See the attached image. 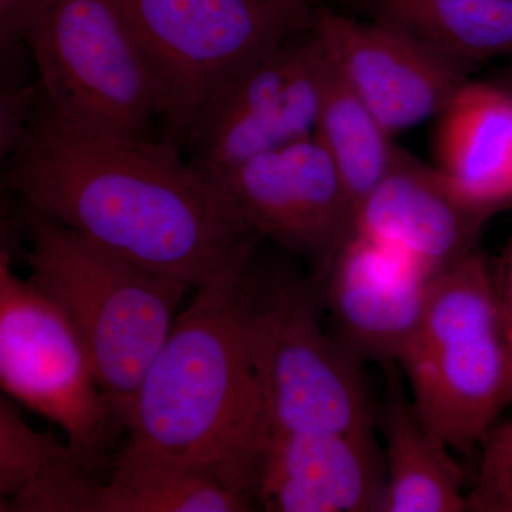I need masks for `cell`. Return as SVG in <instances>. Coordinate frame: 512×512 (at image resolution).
Segmentation results:
<instances>
[{"mask_svg": "<svg viewBox=\"0 0 512 512\" xmlns=\"http://www.w3.org/2000/svg\"><path fill=\"white\" fill-rule=\"evenodd\" d=\"M5 178L23 208L191 289L247 264L262 242L180 148L74 130L40 99Z\"/></svg>", "mask_w": 512, "mask_h": 512, "instance_id": "cell-1", "label": "cell"}, {"mask_svg": "<svg viewBox=\"0 0 512 512\" xmlns=\"http://www.w3.org/2000/svg\"><path fill=\"white\" fill-rule=\"evenodd\" d=\"M252 259L178 313L138 386L117 470L208 474L254 500L268 433L249 339Z\"/></svg>", "mask_w": 512, "mask_h": 512, "instance_id": "cell-2", "label": "cell"}, {"mask_svg": "<svg viewBox=\"0 0 512 512\" xmlns=\"http://www.w3.org/2000/svg\"><path fill=\"white\" fill-rule=\"evenodd\" d=\"M29 278L66 313L82 340L111 416L126 433L138 386L190 286L111 254L23 208Z\"/></svg>", "mask_w": 512, "mask_h": 512, "instance_id": "cell-3", "label": "cell"}, {"mask_svg": "<svg viewBox=\"0 0 512 512\" xmlns=\"http://www.w3.org/2000/svg\"><path fill=\"white\" fill-rule=\"evenodd\" d=\"M397 366L421 420L470 453L512 404L510 353L493 265L480 249L437 275L419 329Z\"/></svg>", "mask_w": 512, "mask_h": 512, "instance_id": "cell-4", "label": "cell"}, {"mask_svg": "<svg viewBox=\"0 0 512 512\" xmlns=\"http://www.w3.org/2000/svg\"><path fill=\"white\" fill-rule=\"evenodd\" d=\"M248 272L249 339L268 439L372 430L365 363L319 320V285L286 269Z\"/></svg>", "mask_w": 512, "mask_h": 512, "instance_id": "cell-5", "label": "cell"}, {"mask_svg": "<svg viewBox=\"0 0 512 512\" xmlns=\"http://www.w3.org/2000/svg\"><path fill=\"white\" fill-rule=\"evenodd\" d=\"M25 46L57 121L99 136L161 138L156 77L119 0H35Z\"/></svg>", "mask_w": 512, "mask_h": 512, "instance_id": "cell-6", "label": "cell"}, {"mask_svg": "<svg viewBox=\"0 0 512 512\" xmlns=\"http://www.w3.org/2000/svg\"><path fill=\"white\" fill-rule=\"evenodd\" d=\"M161 103V140L183 151L202 107L239 74L308 29V0H119Z\"/></svg>", "mask_w": 512, "mask_h": 512, "instance_id": "cell-7", "label": "cell"}, {"mask_svg": "<svg viewBox=\"0 0 512 512\" xmlns=\"http://www.w3.org/2000/svg\"><path fill=\"white\" fill-rule=\"evenodd\" d=\"M12 258L10 238L0 235V392L56 424L87 468L120 429L66 313L16 275Z\"/></svg>", "mask_w": 512, "mask_h": 512, "instance_id": "cell-8", "label": "cell"}, {"mask_svg": "<svg viewBox=\"0 0 512 512\" xmlns=\"http://www.w3.org/2000/svg\"><path fill=\"white\" fill-rule=\"evenodd\" d=\"M328 67L312 22L208 100L188 128L184 157L212 178L313 136Z\"/></svg>", "mask_w": 512, "mask_h": 512, "instance_id": "cell-9", "label": "cell"}, {"mask_svg": "<svg viewBox=\"0 0 512 512\" xmlns=\"http://www.w3.org/2000/svg\"><path fill=\"white\" fill-rule=\"evenodd\" d=\"M210 180L262 241L308 259L313 278L355 229L348 192L315 134Z\"/></svg>", "mask_w": 512, "mask_h": 512, "instance_id": "cell-10", "label": "cell"}, {"mask_svg": "<svg viewBox=\"0 0 512 512\" xmlns=\"http://www.w3.org/2000/svg\"><path fill=\"white\" fill-rule=\"evenodd\" d=\"M313 28L350 89L393 137L436 119L474 70L372 19L316 6Z\"/></svg>", "mask_w": 512, "mask_h": 512, "instance_id": "cell-11", "label": "cell"}, {"mask_svg": "<svg viewBox=\"0 0 512 512\" xmlns=\"http://www.w3.org/2000/svg\"><path fill=\"white\" fill-rule=\"evenodd\" d=\"M437 272L353 231L315 278L336 338L357 357L396 363L419 329Z\"/></svg>", "mask_w": 512, "mask_h": 512, "instance_id": "cell-12", "label": "cell"}, {"mask_svg": "<svg viewBox=\"0 0 512 512\" xmlns=\"http://www.w3.org/2000/svg\"><path fill=\"white\" fill-rule=\"evenodd\" d=\"M373 430L271 437L255 504L269 512H379L386 464Z\"/></svg>", "mask_w": 512, "mask_h": 512, "instance_id": "cell-13", "label": "cell"}, {"mask_svg": "<svg viewBox=\"0 0 512 512\" xmlns=\"http://www.w3.org/2000/svg\"><path fill=\"white\" fill-rule=\"evenodd\" d=\"M487 222L454 197L433 164L399 148L382 181L357 205L353 231L440 274L480 249Z\"/></svg>", "mask_w": 512, "mask_h": 512, "instance_id": "cell-14", "label": "cell"}, {"mask_svg": "<svg viewBox=\"0 0 512 512\" xmlns=\"http://www.w3.org/2000/svg\"><path fill=\"white\" fill-rule=\"evenodd\" d=\"M434 168L464 207L490 221L512 210V94L468 79L436 117Z\"/></svg>", "mask_w": 512, "mask_h": 512, "instance_id": "cell-15", "label": "cell"}, {"mask_svg": "<svg viewBox=\"0 0 512 512\" xmlns=\"http://www.w3.org/2000/svg\"><path fill=\"white\" fill-rule=\"evenodd\" d=\"M386 392L376 410L386 484L379 512L467 511L464 474L451 448L421 420L404 393L399 366L384 365Z\"/></svg>", "mask_w": 512, "mask_h": 512, "instance_id": "cell-16", "label": "cell"}, {"mask_svg": "<svg viewBox=\"0 0 512 512\" xmlns=\"http://www.w3.org/2000/svg\"><path fill=\"white\" fill-rule=\"evenodd\" d=\"M369 19L471 69L512 56V0H363Z\"/></svg>", "mask_w": 512, "mask_h": 512, "instance_id": "cell-17", "label": "cell"}, {"mask_svg": "<svg viewBox=\"0 0 512 512\" xmlns=\"http://www.w3.org/2000/svg\"><path fill=\"white\" fill-rule=\"evenodd\" d=\"M254 507L251 497L208 474L114 468L106 484L86 471L67 477L55 512H244Z\"/></svg>", "mask_w": 512, "mask_h": 512, "instance_id": "cell-18", "label": "cell"}, {"mask_svg": "<svg viewBox=\"0 0 512 512\" xmlns=\"http://www.w3.org/2000/svg\"><path fill=\"white\" fill-rule=\"evenodd\" d=\"M315 136L335 165L356 211L390 170L399 147L330 57Z\"/></svg>", "mask_w": 512, "mask_h": 512, "instance_id": "cell-19", "label": "cell"}, {"mask_svg": "<svg viewBox=\"0 0 512 512\" xmlns=\"http://www.w3.org/2000/svg\"><path fill=\"white\" fill-rule=\"evenodd\" d=\"M80 467L69 448L33 429L0 392V512H39L50 485Z\"/></svg>", "mask_w": 512, "mask_h": 512, "instance_id": "cell-20", "label": "cell"}, {"mask_svg": "<svg viewBox=\"0 0 512 512\" xmlns=\"http://www.w3.org/2000/svg\"><path fill=\"white\" fill-rule=\"evenodd\" d=\"M478 450L480 463L467 491V511L512 512V419L495 421Z\"/></svg>", "mask_w": 512, "mask_h": 512, "instance_id": "cell-21", "label": "cell"}, {"mask_svg": "<svg viewBox=\"0 0 512 512\" xmlns=\"http://www.w3.org/2000/svg\"><path fill=\"white\" fill-rule=\"evenodd\" d=\"M39 99L36 79L0 74V170L25 141Z\"/></svg>", "mask_w": 512, "mask_h": 512, "instance_id": "cell-22", "label": "cell"}, {"mask_svg": "<svg viewBox=\"0 0 512 512\" xmlns=\"http://www.w3.org/2000/svg\"><path fill=\"white\" fill-rule=\"evenodd\" d=\"M35 0H0V74L26 76L25 28Z\"/></svg>", "mask_w": 512, "mask_h": 512, "instance_id": "cell-23", "label": "cell"}, {"mask_svg": "<svg viewBox=\"0 0 512 512\" xmlns=\"http://www.w3.org/2000/svg\"><path fill=\"white\" fill-rule=\"evenodd\" d=\"M493 278L504 336L510 353L512 376V232L500 258L493 265Z\"/></svg>", "mask_w": 512, "mask_h": 512, "instance_id": "cell-24", "label": "cell"}, {"mask_svg": "<svg viewBox=\"0 0 512 512\" xmlns=\"http://www.w3.org/2000/svg\"><path fill=\"white\" fill-rule=\"evenodd\" d=\"M15 198L5 178V168L0 170V235L10 238L13 231L12 200Z\"/></svg>", "mask_w": 512, "mask_h": 512, "instance_id": "cell-25", "label": "cell"}, {"mask_svg": "<svg viewBox=\"0 0 512 512\" xmlns=\"http://www.w3.org/2000/svg\"><path fill=\"white\" fill-rule=\"evenodd\" d=\"M491 82L500 84L505 90L512 94V64L510 66L498 67L487 77Z\"/></svg>", "mask_w": 512, "mask_h": 512, "instance_id": "cell-26", "label": "cell"}, {"mask_svg": "<svg viewBox=\"0 0 512 512\" xmlns=\"http://www.w3.org/2000/svg\"><path fill=\"white\" fill-rule=\"evenodd\" d=\"M308 2H315V0H308Z\"/></svg>", "mask_w": 512, "mask_h": 512, "instance_id": "cell-27", "label": "cell"}]
</instances>
